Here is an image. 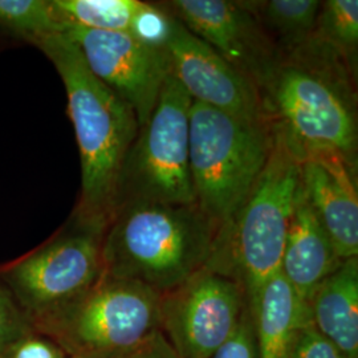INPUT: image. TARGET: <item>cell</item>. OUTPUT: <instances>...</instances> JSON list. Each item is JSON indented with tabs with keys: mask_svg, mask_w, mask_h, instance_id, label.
I'll return each mask as SVG.
<instances>
[{
	"mask_svg": "<svg viewBox=\"0 0 358 358\" xmlns=\"http://www.w3.org/2000/svg\"><path fill=\"white\" fill-rule=\"evenodd\" d=\"M257 358H288L299 332L310 322L304 301L282 273H276L247 304Z\"/></svg>",
	"mask_w": 358,
	"mask_h": 358,
	"instance_id": "15",
	"label": "cell"
},
{
	"mask_svg": "<svg viewBox=\"0 0 358 358\" xmlns=\"http://www.w3.org/2000/svg\"><path fill=\"white\" fill-rule=\"evenodd\" d=\"M259 94L300 158L337 154L357 166V73L332 47L310 38L282 57Z\"/></svg>",
	"mask_w": 358,
	"mask_h": 358,
	"instance_id": "1",
	"label": "cell"
},
{
	"mask_svg": "<svg viewBox=\"0 0 358 358\" xmlns=\"http://www.w3.org/2000/svg\"><path fill=\"white\" fill-rule=\"evenodd\" d=\"M268 159L254 187L227 224L217 231L206 268L241 284L247 304L280 272L287 232L300 186L301 158L272 125Z\"/></svg>",
	"mask_w": 358,
	"mask_h": 358,
	"instance_id": "4",
	"label": "cell"
},
{
	"mask_svg": "<svg viewBox=\"0 0 358 358\" xmlns=\"http://www.w3.org/2000/svg\"><path fill=\"white\" fill-rule=\"evenodd\" d=\"M341 263V257L337 255L329 236L309 205L300 180L284 244L280 273L308 303L320 282Z\"/></svg>",
	"mask_w": 358,
	"mask_h": 358,
	"instance_id": "14",
	"label": "cell"
},
{
	"mask_svg": "<svg viewBox=\"0 0 358 358\" xmlns=\"http://www.w3.org/2000/svg\"><path fill=\"white\" fill-rule=\"evenodd\" d=\"M155 3L217 52L257 92L282 62L280 52L271 43L244 1L169 0Z\"/></svg>",
	"mask_w": 358,
	"mask_h": 358,
	"instance_id": "11",
	"label": "cell"
},
{
	"mask_svg": "<svg viewBox=\"0 0 358 358\" xmlns=\"http://www.w3.org/2000/svg\"><path fill=\"white\" fill-rule=\"evenodd\" d=\"M0 28L31 44L64 32L51 0H0Z\"/></svg>",
	"mask_w": 358,
	"mask_h": 358,
	"instance_id": "20",
	"label": "cell"
},
{
	"mask_svg": "<svg viewBox=\"0 0 358 358\" xmlns=\"http://www.w3.org/2000/svg\"><path fill=\"white\" fill-rule=\"evenodd\" d=\"M166 15L162 50L169 59L170 73L192 101L248 121L269 122L255 87L178 19Z\"/></svg>",
	"mask_w": 358,
	"mask_h": 358,
	"instance_id": "12",
	"label": "cell"
},
{
	"mask_svg": "<svg viewBox=\"0 0 358 358\" xmlns=\"http://www.w3.org/2000/svg\"><path fill=\"white\" fill-rule=\"evenodd\" d=\"M115 358H179L161 331L154 333L141 345Z\"/></svg>",
	"mask_w": 358,
	"mask_h": 358,
	"instance_id": "25",
	"label": "cell"
},
{
	"mask_svg": "<svg viewBox=\"0 0 358 358\" xmlns=\"http://www.w3.org/2000/svg\"><path fill=\"white\" fill-rule=\"evenodd\" d=\"M208 358H257L254 327L248 307L236 332Z\"/></svg>",
	"mask_w": 358,
	"mask_h": 358,
	"instance_id": "23",
	"label": "cell"
},
{
	"mask_svg": "<svg viewBox=\"0 0 358 358\" xmlns=\"http://www.w3.org/2000/svg\"><path fill=\"white\" fill-rule=\"evenodd\" d=\"M310 322L344 358H358V256L343 260L308 300Z\"/></svg>",
	"mask_w": 358,
	"mask_h": 358,
	"instance_id": "16",
	"label": "cell"
},
{
	"mask_svg": "<svg viewBox=\"0 0 358 358\" xmlns=\"http://www.w3.org/2000/svg\"><path fill=\"white\" fill-rule=\"evenodd\" d=\"M0 358H66L48 337L32 332L10 346Z\"/></svg>",
	"mask_w": 358,
	"mask_h": 358,
	"instance_id": "24",
	"label": "cell"
},
{
	"mask_svg": "<svg viewBox=\"0 0 358 358\" xmlns=\"http://www.w3.org/2000/svg\"><path fill=\"white\" fill-rule=\"evenodd\" d=\"M103 232L72 217L50 242L1 269V284L31 324L64 307L101 279Z\"/></svg>",
	"mask_w": 358,
	"mask_h": 358,
	"instance_id": "8",
	"label": "cell"
},
{
	"mask_svg": "<svg viewBox=\"0 0 358 358\" xmlns=\"http://www.w3.org/2000/svg\"><path fill=\"white\" fill-rule=\"evenodd\" d=\"M64 84L68 115L81 159V195L73 219L106 229L115 215L127 154L140 130L134 110L90 72L76 44L63 34L34 44Z\"/></svg>",
	"mask_w": 358,
	"mask_h": 358,
	"instance_id": "2",
	"label": "cell"
},
{
	"mask_svg": "<svg viewBox=\"0 0 358 358\" xmlns=\"http://www.w3.org/2000/svg\"><path fill=\"white\" fill-rule=\"evenodd\" d=\"M247 307L241 284L205 267L161 294L159 331L179 358H208L236 332Z\"/></svg>",
	"mask_w": 358,
	"mask_h": 358,
	"instance_id": "9",
	"label": "cell"
},
{
	"mask_svg": "<svg viewBox=\"0 0 358 358\" xmlns=\"http://www.w3.org/2000/svg\"><path fill=\"white\" fill-rule=\"evenodd\" d=\"M90 72L134 110L140 128L153 113L170 73L166 53L125 32L65 27Z\"/></svg>",
	"mask_w": 358,
	"mask_h": 358,
	"instance_id": "10",
	"label": "cell"
},
{
	"mask_svg": "<svg viewBox=\"0 0 358 358\" xmlns=\"http://www.w3.org/2000/svg\"><path fill=\"white\" fill-rule=\"evenodd\" d=\"M35 332L13 294L0 284V357L20 338Z\"/></svg>",
	"mask_w": 358,
	"mask_h": 358,
	"instance_id": "21",
	"label": "cell"
},
{
	"mask_svg": "<svg viewBox=\"0 0 358 358\" xmlns=\"http://www.w3.org/2000/svg\"><path fill=\"white\" fill-rule=\"evenodd\" d=\"M219 226L196 205L129 203L103 236V275L167 294L205 268Z\"/></svg>",
	"mask_w": 358,
	"mask_h": 358,
	"instance_id": "3",
	"label": "cell"
},
{
	"mask_svg": "<svg viewBox=\"0 0 358 358\" xmlns=\"http://www.w3.org/2000/svg\"><path fill=\"white\" fill-rule=\"evenodd\" d=\"M288 358H344L317 329L307 324L294 340Z\"/></svg>",
	"mask_w": 358,
	"mask_h": 358,
	"instance_id": "22",
	"label": "cell"
},
{
	"mask_svg": "<svg viewBox=\"0 0 358 358\" xmlns=\"http://www.w3.org/2000/svg\"><path fill=\"white\" fill-rule=\"evenodd\" d=\"M271 122H257L194 103L189 159L195 202L219 229L243 205L268 159Z\"/></svg>",
	"mask_w": 358,
	"mask_h": 358,
	"instance_id": "5",
	"label": "cell"
},
{
	"mask_svg": "<svg viewBox=\"0 0 358 358\" xmlns=\"http://www.w3.org/2000/svg\"><path fill=\"white\" fill-rule=\"evenodd\" d=\"M300 180L337 255L357 257V166L337 154H309L301 158Z\"/></svg>",
	"mask_w": 358,
	"mask_h": 358,
	"instance_id": "13",
	"label": "cell"
},
{
	"mask_svg": "<svg viewBox=\"0 0 358 358\" xmlns=\"http://www.w3.org/2000/svg\"><path fill=\"white\" fill-rule=\"evenodd\" d=\"M161 294L140 282L108 276L64 307L34 321L66 358H115L159 331Z\"/></svg>",
	"mask_w": 358,
	"mask_h": 358,
	"instance_id": "6",
	"label": "cell"
},
{
	"mask_svg": "<svg viewBox=\"0 0 358 358\" xmlns=\"http://www.w3.org/2000/svg\"><path fill=\"white\" fill-rule=\"evenodd\" d=\"M282 57L313 38L320 0H243Z\"/></svg>",
	"mask_w": 358,
	"mask_h": 358,
	"instance_id": "17",
	"label": "cell"
},
{
	"mask_svg": "<svg viewBox=\"0 0 358 358\" xmlns=\"http://www.w3.org/2000/svg\"><path fill=\"white\" fill-rule=\"evenodd\" d=\"M53 11L65 27L134 34L149 3L138 0H51Z\"/></svg>",
	"mask_w": 358,
	"mask_h": 358,
	"instance_id": "18",
	"label": "cell"
},
{
	"mask_svg": "<svg viewBox=\"0 0 358 358\" xmlns=\"http://www.w3.org/2000/svg\"><path fill=\"white\" fill-rule=\"evenodd\" d=\"M313 38L338 52L353 72L357 73L358 1H321Z\"/></svg>",
	"mask_w": 358,
	"mask_h": 358,
	"instance_id": "19",
	"label": "cell"
},
{
	"mask_svg": "<svg viewBox=\"0 0 358 358\" xmlns=\"http://www.w3.org/2000/svg\"><path fill=\"white\" fill-rule=\"evenodd\" d=\"M192 103L187 92L169 73L153 113L127 154L115 211L129 203H196L189 159Z\"/></svg>",
	"mask_w": 358,
	"mask_h": 358,
	"instance_id": "7",
	"label": "cell"
}]
</instances>
